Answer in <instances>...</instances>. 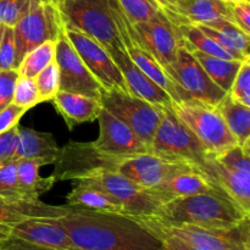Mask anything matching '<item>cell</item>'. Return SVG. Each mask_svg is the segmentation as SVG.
<instances>
[{
	"instance_id": "7",
	"label": "cell",
	"mask_w": 250,
	"mask_h": 250,
	"mask_svg": "<svg viewBox=\"0 0 250 250\" xmlns=\"http://www.w3.org/2000/svg\"><path fill=\"white\" fill-rule=\"evenodd\" d=\"M164 70L175 87L180 103L195 100L217 106L226 97L227 93L212 82L185 43L175 61Z\"/></svg>"
},
{
	"instance_id": "10",
	"label": "cell",
	"mask_w": 250,
	"mask_h": 250,
	"mask_svg": "<svg viewBox=\"0 0 250 250\" xmlns=\"http://www.w3.org/2000/svg\"><path fill=\"white\" fill-rule=\"evenodd\" d=\"M103 109L131 127L141 141L150 149L156 128L163 117L161 106L121 90H103L100 95Z\"/></svg>"
},
{
	"instance_id": "44",
	"label": "cell",
	"mask_w": 250,
	"mask_h": 250,
	"mask_svg": "<svg viewBox=\"0 0 250 250\" xmlns=\"http://www.w3.org/2000/svg\"><path fill=\"white\" fill-rule=\"evenodd\" d=\"M154 233H155V232H154ZM155 234L164 242V244H165L166 249L167 250H202L190 246V244L186 243V242L181 241V239L176 238V237L170 236V234H165V233H155Z\"/></svg>"
},
{
	"instance_id": "16",
	"label": "cell",
	"mask_w": 250,
	"mask_h": 250,
	"mask_svg": "<svg viewBox=\"0 0 250 250\" xmlns=\"http://www.w3.org/2000/svg\"><path fill=\"white\" fill-rule=\"evenodd\" d=\"M99 136L93 142L94 146L106 154L117 156H133L148 153L149 148L141 141L133 129L105 109L100 111Z\"/></svg>"
},
{
	"instance_id": "32",
	"label": "cell",
	"mask_w": 250,
	"mask_h": 250,
	"mask_svg": "<svg viewBox=\"0 0 250 250\" xmlns=\"http://www.w3.org/2000/svg\"><path fill=\"white\" fill-rule=\"evenodd\" d=\"M132 23L150 21L163 10L158 0H117Z\"/></svg>"
},
{
	"instance_id": "31",
	"label": "cell",
	"mask_w": 250,
	"mask_h": 250,
	"mask_svg": "<svg viewBox=\"0 0 250 250\" xmlns=\"http://www.w3.org/2000/svg\"><path fill=\"white\" fill-rule=\"evenodd\" d=\"M55 60V42L48 41L29 51L17 67V72L23 77L34 78L51 61Z\"/></svg>"
},
{
	"instance_id": "48",
	"label": "cell",
	"mask_w": 250,
	"mask_h": 250,
	"mask_svg": "<svg viewBox=\"0 0 250 250\" xmlns=\"http://www.w3.org/2000/svg\"><path fill=\"white\" fill-rule=\"evenodd\" d=\"M31 1L41 2V4H51V5H56V6L62 7L65 0H31Z\"/></svg>"
},
{
	"instance_id": "40",
	"label": "cell",
	"mask_w": 250,
	"mask_h": 250,
	"mask_svg": "<svg viewBox=\"0 0 250 250\" xmlns=\"http://www.w3.org/2000/svg\"><path fill=\"white\" fill-rule=\"evenodd\" d=\"M19 77L17 70H0V110L12 103L14 85Z\"/></svg>"
},
{
	"instance_id": "24",
	"label": "cell",
	"mask_w": 250,
	"mask_h": 250,
	"mask_svg": "<svg viewBox=\"0 0 250 250\" xmlns=\"http://www.w3.org/2000/svg\"><path fill=\"white\" fill-rule=\"evenodd\" d=\"M51 102L68 129H72L77 125L98 120L103 110L102 102L98 98L63 90H59Z\"/></svg>"
},
{
	"instance_id": "4",
	"label": "cell",
	"mask_w": 250,
	"mask_h": 250,
	"mask_svg": "<svg viewBox=\"0 0 250 250\" xmlns=\"http://www.w3.org/2000/svg\"><path fill=\"white\" fill-rule=\"evenodd\" d=\"M138 220L155 233L170 234L198 249L250 250V217L226 229H207L193 225L163 226L146 217Z\"/></svg>"
},
{
	"instance_id": "17",
	"label": "cell",
	"mask_w": 250,
	"mask_h": 250,
	"mask_svg": "<svg viewBox=\"0 0 250 250\" xmlns=\"http://www.w3.org/2000/svg\"><path fill=\"white\" fill-rule=\"evenodd\" d=\"M197 170L205 176L215 190L229 197L250 214V172L226 167L210 151Z\"/></svg>"
},
{
	"instance_id": "22",
	"label": "cell",
	"mask_w": 250,
	"mask_h": 250,
	"mask_svg": "<svg viewBox=\"0 0 250 250\" xmlns=\"http://www.w3.org/2000/svg\"><path fill=\"white\" fill-rule=\"evenodd\" d=\"M176 24L190 23L211 26L221 20L232 22L229 2L224 0H187L175 10H164Z\"/></svg>"
},
{
	"instance_id": "34",
	"label": "cell",
	"mask_w": 250,
	"mask_h": 250,
	"mask_svg": "<svg viewBox=\"0 0 250 250\" xmlns=\"http://www.w3.org/2000/svg\"><path fill=\"white\" fill-rule=\"evenodd\" d=\"M38 94L42 103L51 102L56 93L60 90V75L56 61H51L45 68L34 77Z\"/></svg>"
},
{
	"instance_id": "13",
	"label": "cell",
	"mask_w": 250,
	"mask_h": 250,
	"mask_svg": "<svg viewBox=\"0 0 250 250\" xmlns=\"http://www.w3.org/2000/svg\"><path fill=\"white\" fill-rule=\"evenodd\" d=\"M55 61L60 75V90L100 99L102 85L85 67L65 33L55 42Z\"/></svg>"
},
{
	"instance_id": "5",
	"label": "cell",
	"mask_w": 250,
	"mask_h": 250,
	"mask_svg": "<svg viewBox=\"0 0 250 250\" xmlns=\"http://www.w3.org/2000/svg\"><path fill=\"white\" fill-rule=\"evenodd\" d=\"M126 156L106 154L90 143L71 142L59 150L54 161L51 176L55 182L80 181L94 177L103 172H117L120 164Z\"/></svg>"
},
{
	"instance_id": "30",
	"label": "cell",
	"mask_w": 250,
	"mask_h": 250,
	"mask_svg": "<svg viewBox=\"0 0 250 250\" xmlns=\"http://www.w3.org/2000/svg\"><path fill=\"white\" fill-rule=\"evenodd\" d=\"M217 109L237 143H250V107L234 102L226 94L219 103Z\"/></svg>"
},
{
	"instance_id": "50",
	"label": "cell",
	"mask_w": 250,
	"mask_h": 250,
	"mask_svg": "<svg viewBox=\"0 0 250 250\" xmlns=\"http://www.w3.org/2000/svg\"><path fill=\"white\" fill-rule=\"evenodd\" d=\"M4 24L0 23V41H1V36H2V31H4Z\"/></svg>"
},
{
	"instance_id": "14",
	"label": "cell",
	"mask_w": 250,
	"mask_h": 250,
	"mask_svg": "<svg viewBox=\"0 0 250 250\" xmlns=\"http://www.w3.org/2000/svg\"><path fill=\"white\" fill-rule=\"evenodd\" d=\"M114 198H116L124 207L125 214L141 219L151 217L158 214L161 205L148 193L146 188L141 187L119 172H103L90 177Z\"/></svg>"
},
{
	"instance_id": "38",
	"label": "cell",
	"mask_w": 250,
	"mask_h": 250,
	"mask_svg": "<svg viewBox=\"0 0 250 250\" xmlns=\"http://www.w3.org/2000/svg\"><path fill=\"white\" fill-rule=\"evenodd\" d=\"M32 4L31 0H0V23L14 27L26 15Z\"/></svg>"
},
{
	"instance_id": "33",
	"label": "cell",
	"mask_w": 250,
	"mask_h": 250,
	"mask_svg": "<svg viewBox=\"0 0 250 250\" xmlns=\"http://www.w3.org/2000/svg\"><path fill=\"white\" fill-rule=\"evenodd\" d=\"M214 155L226 167L243 171V172H250V143H237L219 153H214Z\"/></svg>"
},
{
	"instance_id": "49",
	"label": "cell",
	"mask_w": 250,
	"mask_h": 250,
	"mask_svg": "<svg viewBox=\"0 0 250 250\" xmlns=\"http://www.w3.org/2000/svg\"><path fill=\"white\" fill-rule=\"evenodd\" d=\"M27 244V248L28 250H53V249H48V248H42V247H37V246H33V244H29V243H26Z\"/></svg>"
},
{
	"instance_id": "12",
	"label": "cell",
	"mask_w": 250,
	"mask_h": 250,
	"mask_svg": "<svg viewBox=\"0 0 250 250\" xmlns=\"http://www.w3.org/2000/svg\"><path fill=\"white\" fill-rule=\"evenodd\" d=\"M133 29L137 43L164 68L175 61L185 43L178 26L171 21L164 9L150 21L134 23Z\"/></svg>"
},
{
	"instance_id": "6",
	"label": "cell",
	"mask_w": 250,
	"mask_h": 250,
	"mask_svg": "<svg viewBox=\"0 0 250 250\" xmlns=\"http://www.w3.org/2000/svg\"><path fill=\"white\" fill-rule=\"evenodd\" d=\"M12 28L19 67L22 59L29 51L48 41L56 42L61 34L65 33L66 20L60 6L33 2L26 15Z\"/></svg>"
},
{
	"instance_id": "47",
	"label": "cell",
	"mask_w": 250,
	"mask_h": 250,
	"mask_svg": "<svg viewBox=\"0 0 250 250\" xmlns=\"http://www.w3.org/2000/svg\"><path fill=\"white\" fill-rule=\"evenodd\" d=\"M163 5L164 10H175L177 5V0H158Z\"/></svg>"
},
{
	"instance_id": "35",
	"label": "cell",
	"mask_w": 250,
	"mask_h": 250,
	"mask_svg": "<svg viewBox=\"0 0 250 250\" xmlns=\"http://www.w3.org/2000/svg\"><path fill=\"white\" fill-rule=\"evenodd\" d=\"M12 103L17 106L24 107L27 110L41 104L42 100L38 94L34 78L23 77V76L19 75L14 85Z\"/></svg>"
},
{
	"instance_id": "51",
	"label": "cell",
	"mask_w": 250,
	"mask_h": 250,
	"mask_svg": "<svg viewBox=\"0 0 250 250\" xmlns=\"http://www.w3.org/2000/svg\"><path fill=\"white\" fill-rule=\"evenodd\" d=\"M224 1H226V2H236V1H247V0H224ZM248 1H250V0H248Z\"/></svg>"
},
{
	"instance_id": "19",
	"label": "cell",
	"mask_w": 250,
	"mask_h": 250,
	"mask_svg": "<svg viewBox=\"0 0 250 250\" xmlns=\"http://www.w3.org/2000/svg\"><path fill=\"white\" fill-rule=\"evenodd\" d=\"M11 237L53 250H80L56 219H32L11 229Z\"/></svg>"
},
{
	"instance_id": "39",
	"label": "cell",
	"mask_w": 250,
	"mask_h": 250,
	"mask_svg": "<svg viewBox=\"0 0 250 250\" xmlns=\"http://www.w3.org/2000/svg\"><path fill=\"white\" fill-rule=\"evenodd\" d=\"M0 70H17L16 45H15L14 28L4 27L0 41Z\"/></svg>"
},
{
	"instance_id": "43",
	"label": "cell",
	"mask_w": 250,
	"mask_h": 250,
	"mask_svg": "<svg viewBox=\"0 0 250 250\" xmlns=\"http://www.w3.org/2000/svg\"><path fill=\"white\" fill-rule=\"evenodd\" d=\"M28 110L24 109V107L17 106L14 103H11L6 107L0 110V133L7 131V129L16 126V125H19L21 117Z\"/></svg>"
},
{
	"instance_id": "11",
	"label": "cell",
	"mask_w": 250,
	"mask_h": 250,
	"mask_svg": "<svg viewBox=\"0 0 250 250\" xmlns=\"http://www.w3.org/2000/svg\"><path fill=\"white\" fill-rule=\"evenodd\" d=\"M65 34L82 59L85 67L102 85L103 90L127 92L121 71L102 44L67 23Z\"/></svg>"
},
{
	"instance_id": "52",
	"label": "cell",
	"mask_w": 250,
	"mask_h": 250,
	"mask_svg": "<svg viewBox=\"0 0 250 250\" xmlns=\"http://www.w3.org/2000/svg\"><path fill=\"white\" fill-rule=\"evenodd\" d=\"M185 1H187V0H177V5L182 4V2H185ZM177 5H176V6H177Z\"/></svg>"
},
{
	"instance_id": "46",
	"label": "cell",
	"mask_w": 250,
	"mask_h": 250,
	"mask_svg": "<svg viewBox=\"0 0 250 250\" xmlns=\"http://www.w3.org/2000/svg\"><path fill=\"white\" fill-rule=\"evenodd\" d=\"M11 236V227L5 226V225H0V242L5 241Z\"/></svg>"
},
{
	"instance_id": "2",
	"label": "cell",
	"mask_w": 250,
	"mask_h": 250,
	"mask_svg": "<svg viewBox=\"0 0 250 250\" xmlns=\"http://www.w3.org/2000/svg\"><path fill=\"white\" fill-rule=\"evenodd\" d=\"M250 214L217 190L177 198L161 205L151 221L163 226H193L226 229L249 219Z\"/></svg>"
},
{
	"instance_id": "1",
	"label": "cell",
	"mask_w": 250,
	"mask_h": 250,
	"mask_svg": "<svg viewBox=\"0 0 250 250\" xmlns=\"http://www.w3.org/2000/svg\"><path fill=\"white\" fill-rule=\"evenodd\" d=\"M56 220L80 250H167L141 220L128 215L70 208Z\"/></svg>"
},
{
	"instance_id": "8",
	"label": "cell",
	"mask_w": 250,
	"mask_h": 250,
	"mask_svg": "<svg viewBox=\"0 0 250 250\" xmlns=\"http://www.w3.org/2000/svg\"><path fill=\"white\" fill-rule=\"evenodd\" d=\"M61 9L67 24L92 37L104 48L124 49L110 0H65Z\"/></svg>"
},
{
	"instance_id": "27",
	"label": "cell",
	"mask_w": 250,
	"mask_h": 250,
	"mask_svg": "<svg viewBox=\"0 0 250 250\" xmlns=\"http://www.w3.org/2000/svg\"><path fill=\"white\" fill-rule=\"evenodd\" d=\"M198 28L202 29L208 37L214 39L216 43L224 46L227 50L242 54L244 56L249 55V37L246 32L237 27L233 22L221 20L211 26L198 24Z\"/></svg>"
},
{
	"instance_id": "23",
	"label": "cell",
	"mask_w": 250,
	"mask_h": 250,
	"mask_svg": "<svg viewBox=\"0 0 250 250\" xmlns=\"http://www.w3.org/2000/svg\"><path fill=\"white\" fill-rule=\"evenodd\" d=\"M76 182V186L66 197L67 207L89 211L125 214L121 203L93 180L84 178Z\"/></svg>"
},
{
	"instance_id": "28",
	"label": "cell",
	"mask_w": 250,
	"mask_h": 250,
	"mask_svg": "<svg viewBox=\"0 0 250 250\" xmlns=\"http://www.w3.org/2000/svg\"><path fill=\"white\" fill-rule=\"evenodd\" d=\"M188 49L192 53V55L197 59L200 66L204 68L207 75L211 78L212 82L216 85H219L222 90L229 93L232 87V83H233L234 78H236L237 72L241 68L243 61L226 60V59L215 58V56L207 55V54H203L192 48Z\"/></svg>"
},
{
	"instance_id": "3",
	"label": "cell",
	"mask_w": 250,
	"mask_h": 250,
	"mask_svg": "<svg viewBox=\"0 0 250 250\" xmlns=\"http://www.w3.org/2000/svg\"><path fill=\"white\" fill-rule=\"evenodd\" d=\"M163 117L149 151L168 161H181L195 168L204 163L209 151L195 134L178 119L171 106H161Z\"/></svg>"
},
{
	"instance_id": "41",
	"label": "cell",
	"mask_w": 250,
	"mask_h": 250,
	"mask_svg": "<svg viewBox=\"0 0 250 250\" xmlns=\"http://www.w3.org/2000/svg\"><path fill=\"white\" fill-rule=\"evenodd\" d=\"M20 124L0 133V164L14 160Z\"/></svg>"
},
{
	"instance_id": "25",
	"label": "cell",
	"mask_w": 250,
	"mask_h": 250,
	"mask_svg": "<svg viewBox=\"0 0 250 250\" xmlns=\"http://www.w3.org/2000/svg\"><path fill=\"white\" fill-rule=\"evenodd\" d=\"M59 150L60 146H58L56 139L51 133L19 127L14 160L33 159L41 160L44 166L53 165Z\"/></svg>"
},
{
	"instance_id": "36",
	"label": "cell",
	"mask_w": 250,
	"mask_h": 250,
	"mask_svg": "<svg viewBox=\"0 0 250 250\" xmlns=\"http://www.w3.org/2000/svg\"><path fill=\"white\" fill-rule=\"evenodd\" d=\"M231 99L250 107V58L242 62L232 87L227 93Z\"/></svg>"
},
{
	"instance_id": "42",
	"label": "cell",
	"mask_w": 250,
	"mask_h": 250,
	"mask_svg": "<svg viewBox=\"0 0 250 250\" xmlns=\"http://www.w3.org/2000/svg\"><path fill=\"white\" fill-rule=\"evenodd\" d=\"M232 15V22L237 27L250 34V1L229 2Z\"/></svg>"
},
{
	"instance_id": "20",
	"label": "cell",
	"mask_w": 250,
	"mask_h": 250,
	"mask_svg": "<svg viewBox=\"0 0 250 250\" xmlns=\"http://www.w3.org/2000/svg\"><path fill=\"white\" fill-rule=\"evenodd\" d=\"M67 205L55 207L42 202L39 198L0 197V225L15 227L32 219H60L68 212Z\"/></svg>"
},
{
	"instance_id": "45",
	"label": "cell",
	"mask_w": 250,
	"mask_h": 250,
	"mask_svg": "<svg viewBox=\"0 0 250 250\" xmlns=\"http://www.w3.org/2000/svg\"><path fill=\"white\" fill-rule=\"evenodd\" d=\"M0 250H28L26 242L10 236L5 241L0 242Z\"/></svg>"
},
{
	"instance_id": "26",
	"label": "cell",
	"mask_w": 250,
	"mask_h": 250,
	"mask_svg": "<svg viewBox=\"0 0 250 250\" xmlns=\"http://www.w3.org/2000/svg\"><path fill=\"white\" fill-rule=\"evenodd\" d=\"M42 166H44V164L41 160H16L17 185L24 197L39 198L42 194L49 192L56 183L51 175L49 177H42L39 173Z\"/></svg>"
},
{
	"instance_id": "18",
	"label": "cell",
	"mask_w": 250,
	"mask_h": 250,
	"mask_svg": "<svg viewBox=\"0 0 250 250\" xmlns=\"http://www.w3.org/2000/svg\"><path fill=\"white\" fill-rule=\"evenodd\" d=\"M106 51L121 71L127 92L155 106H171L173 100L161 87L148 77L128 56L125 49L106 46Z\"/></svg>"
},
{
	"instance_id": "21",
	"label": "cell",
	"mask_w": 250,
	"mask_h": 250,
	"mask_svg": "<svg viewBox=\"0 0 250 250\" xmlns=\"http://www.w3.org/2000/svg\"><path fill=\"white\" fill-rule=\"evenodd\" d=\"M146 190L159 204L164 205L177 198L212 192L215 189L200 171L195 167H189L175 173L158 186L146 188Z\"/></svg>"
},
{
	"instance_id": "37",
	"label": "cell",
	"mask_w": 250,
	"mask_h": 250,
	"mask_svg": "<svg viewBox=\"0 0 250 250\" xmlns=\"http://www.w3.org/2000/svg\"><path fill=\"white\" fill-rule=\"evenodd\" d=\"M0 197L27 198L22 194L17 185L16 160L0 164Z\"/></svg>"
},
{
	"instance_id": "15",
	"label": "cell",
	"mask_w": 250,
	"mask_h": 250,
	"mask_svg": "<svg viewBox=\"0 0 250 250\" xmlns=\"http://www.w3.org/2000/svg\"><path fill=\"white\" fill-rule=\"evenodd\" d=\"M194 166L181 161H168L155 154L143 153L128 156L120 164L117 172L143 188L158 186L180 171Z\"/></svg>"
},
{
	"instance_id": "9",
	"label": "cell",
	"mask_w": 250,
	"mask_h": 250,
	"mask_svg": "<svg viewBox=\"0 0 250 250\" xmlns=\"http://www.w3.org/2000/svg\"><path fill=\"white\" fill-rule=\"evenodd\" d=\"M171 109L210 153H219L237 144L217 106L190 100L172 103Z\"/></svg>"
},
{
	"instance_id": "29",
	"label": "cell",
	"mask_w": 250,
	"mask_h": 250,
	"mask_svg": "<svg viewBox=\"0 0 250 250\" xmlns=\"http://www.w3.org/2000/svg\"><path fill=\"white\" fill-rule=\"evenodd\" d=\"M180 28L182 38L185 44L188 48H192L194 50L200 51L207 55L215 56V58L226 59V60H241L244 61L249 59L250 56H244L242 54L234 53V51L227 50L224 46L220 45L219 43L208 37L204 32L197 26L190 23H180L177 24Z\"/></svg>"
}]
</instances>
